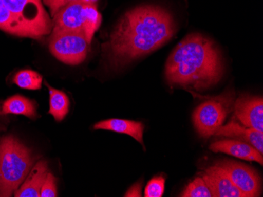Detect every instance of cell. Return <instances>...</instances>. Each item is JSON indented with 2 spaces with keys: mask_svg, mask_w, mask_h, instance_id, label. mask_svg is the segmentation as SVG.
<instances>
[{
  "mask_svg": "<svg viewBox=\"0 0 263 197\" xmlns=\"http://www.w3.org/2000/svg\"><path fill=\"white\" fill-rule=\"evenodd\" d=\"M14 83L22 89L35 90L41 89L43 77L41 74L32 70H22L14 76Z\"/></svg>",
  "mask_w": 263,
  "mask_h": 197,
  "instance_id": "ac0fdd59",
  "label": "cell"
},
{
  "mask_svg": "<svg viewBox=\"0 0 263 197\" xmlns=\"http://www.w3.org/2000/svg\"><path fill=\"white\" fill-rule=\"evenodd\" d=\"M48 172L47 162L40 160L32 167L23 183L14 192V196L41 197V188Z\"/></svg>",
  "mask_w": 263,
  "mask_h": 197,
  "instance_id": "4fadbf2b",
  "label": "cell"
},
{
  "mask_svg": "<svg viewBox=\"0 0 263 197\" xmlns=\"http://www.w3.org/2000/svg\"><path fill=\"white\" fill-rule=\"evenodd\" d=\"M165 179L162 176H156L149 181L144 191L145 197H162L165 191Z\"/></svg>",
  "mask_w": 263,
  "mask_h": 197,
  "instance_id": "ffe728a7",
  "label": "cell"
},
{
  "mask_svg": "<svg viewBox=\"0 0 263 197\" xmlns=\"http://www.w3.org/2000/svg\"><path fill=\"white\" fill-rule=\"evenodd\" d=\"M0 29L14 36L36 39L33 32L10 12L3 0H0Z\"/></svg>",
  "mask_w": 263,
  "mask_h": 197,
  "instance_id": "9a60e30c",
  "label": "cell"
},
{
  "mask_svg": "<svg viewBox=\"0 0 263 197\" xmlns=\"http://www.w3.org/2000/svg\"><path fill=\"white\" fill-rule=\"evenodd\" d=\"M235 92L224 91L202 103L193 115L195 128L201 137L208 138L216 133L234 105Z\"/></svg>",
  "mask_w": 263,
  "mask_h": 197,
  "instance_id": "5b68a950",
  "label": "cell"
},
{
  "mask_svg": "<svg viewBox=\"0 0 263 197\" xmlns=\"http://www.w3.org/2000/svg\"><path fill=\"white\" fill-rule=\"evenodd\" d=\"M53 29L83 32L91 43L95 32L101 24V14L96 4L71 3L53 17Z\"/></svg>",
  "mask_w": 263,
  "mask_h": 197,
  "instance_id": "277c9868",
  "label": "cell"
},
{
  "mask_svg": "<svg viewBox=\"0 0 263 197\" xmlns=\"http://www.w3.org/2000/svg\"><path fill=\"white\" fill-rule=\"evenodd\" d=\"M8 114L22 115L30 119H35L37 117L36 105L34 101L25 97L14 95L4 101L0 110V115Z\"/></svg>",
  "mask_w": 263,
  "mask_h": 197,
  "instance_id": "2e32d148",
  "label": "cell"
},
{
  "mask_svg": "<svg viewBox=\"0 0 263 197\" xmlns=\"http://www.w3.org/2000/svg\"><path fill=\"white\" fill-rule=\"evenodd\" d=\"M210 149L214 152H223L248 161H255L263 164L262 154L258 150L241 141L236 139H224L211 144Z\"/></svg>",
  "mask_w": 263,
  "mask_h": 197,
  "instance_id": "8fae6325",
  "label": "cell"
},
{
  "mask_svg": "<svg viewBox=\"0 0 263 197\" xmlns=\"http://www.w3.org/2000/svg\"><path fill=\"white\" fill-rule=\"evenodd\" d=\"M175 32L174 19L166 10L141 6L125 13L103 47L110 64L120 67L157 50Z\"/></svg>",
  "mask_w": 263,
  "mask_h": 197,
  "instance_id": "6da1fadb",
  "label": "cell"
},
{
  "mask_svg": "<svg viewBox=\"0 0 263 197\" xmlns=\"http://www.w3.org/2000/svg\"><path fill=\"white\" fill-rule=\"evenodd\" d=\"M215 164L226 172L245 197L259 196L261 192V178L252 167L233 160H224Z\"/></svg>",
  "mask_w": 263,
  "mask_h": 197,
  "instance_id": "ba28073f",
  "label": "cell"
},
{
  "mask_svg": "<svg viewBox=\"0 0 263 197\" xmlns=\"http://www.w3.org/2000/svg\"><path fill=\"white\" fill-rule=\"evenodd\" d=\"M180 196L183 197H211L212 193L202 177L195 179L191 182Z\"/></svg>",
  "mask_w": 263,
  "mask_h": 197,
  "instance_id": "d6986e66",
  "label": "cell"
},
{
  "mask_svg": "<svg viewBox=\"0 0 263 197\" xmlns=\"http://www.w3.org/2000/svg\"><path fill=\"white\" fill-rule=\"evenodd\" d=\"M90 44L83 32L53 29L49 49L62 62L78 65L86 58Z\"/></svg>",
  "mask_w": 263,
  "mask_h": 197,
  "instance_id": "8992f818",
  "label": "cell"
},
{
  "mask_svg": "<svg viewBox=\"0 0 263 197\" xmlns=\"http://www.w3.org/2000/svg\"><path fill=\"white\" fill-rule=\"evenodd\" d=\"M3 2L22 24L33 32L36 39L51 33L53 21L41 0H3Z\"/></svg>",
  "mask_w": 263,
  "mask_h": 197,
  "instance_id": "52a82bcc",
  "label": "cell"
},
{
  "mask_svg": "<svg viewBox=\"0 0 263 197\" xmlns=\"http://www.w3.org/2000/svg\"><path fill=\"white\" fill-rule=\"evenodd\" d=\"M235 115L242 124L263 132V100L261 97L243 95L233 105Z\"/></svg>",
  "mask_w": 263,
  "mask_h": 197,
  "instance_id": "9c48e42d",
  "label": "cell"
},
{
  "mask_svg": "<svg viewBox=\"0 0 263 197\" xmlns=\"http://www.w3.org/2000/svg\"><path fill=\"white\" fill-rule=\"evenodd\" d=\"M223 63L212 40L191 34L177 44L165 64V77L171 84L195 91L208 89L221 80Z\"/></svg>",
  "mask_w": 263,
  "mask_h": 197,
  "instance_id": "7a4b0ae2",
  "label": "cell"
},
{
  "mask_svg": "<svg viewBox=\"0 0 263 197\" xmlns=\"http://www.w3.org/2000/svg\"><path fill=\"white\" fill-rule=\"evenodd\" d=\"M95 130H106L125 134L129 135L143 145V135L144 125L140 122L132 120H120V119H110L103 120L95 124Z\"/></svg>",
  "mask_w": 263,
  "mask_h": 197,
  "instance_id": "5bb4252c",
  "label": "cell"
},
{
  "mask_svg": "<svg viewBox=\"0 0 263 197\" xmlns=\"http://www.w3.org/2000/svg\"><path fill=\"white\" fill-rule=\"evenodd\" d=\"M32 151L13 135L0 141V196L14 195L33 167Z\"/></svg>",
  "mask_w": 263,
  "mask_h": 197,
  "instance_id": "3957f363",
  "label": "cell"
},
{
  "mask_svg": "<svg viewBox=\"0 0 263 197\" xmlns=\"http://www.w3.org/2000/svg\"><path fill=\"white\" fill-rule=\"evenodd\" d=\"M263 132L243 126L232 120L228 124L221 126L216 133L217 136L227 137L236 140L246 142L255 147L258 152H263Z\"/></svg>",
  "mask_w": 263,
  "mask_h": 197,
  "instance_id": "7c38bea8",
  "label": "cell"
},
{
  "mask_svg": "<svg viewBox=\"0 0 263 197\" xmlns=\"http://www.w3.org/2000/svg\"><path fill=\"white\" fill-rule=\"evenodd\" d=\"M46 85L49 91V114L52 115L56 121H62L69 113V98L63 91L54 89L47 83Z\"/></svg>",
  "mask_w": 263,
  "mask_h": 197,
  "instance_id": "e0dca14e",
  "label": "cell"
},
{
  "mask_svg": "<svg viewBox=\"0 0 263 197\" xmlns=\"http://www.w3.org/2000/svg\"><path fill=\"white\" fill-rule=\"evenodd\" d=\"M140 190H141V184H137L128 191V192L125 194V196H140L141 195Z\"/></svg>",
  "mask_w": 263,
  "mask_h": 197,
  "instance_id": "603a6c76",
  "label": "cell"
},
{
  "mask_svg": "<svg viewBox=\"0 0 263 197\" xmlns=\"http://www.w3.org/2000/svg\"><path fill=\"white\" fill-rule=\"evenodd\" d=\"M58 195L56 179L51 172H48L44 185L41 188V197H55Z\"/></svg>",
  "mask_w": 263,
  "mask_h": 197,
  "instance_id": "7402d4cb",
  "label": "cell"
},
{
  "mask_svg": "<svg viewBox=\"0 0 263 197\" xmlns=\"http://www.w3.org/2000/svg\"><path fill=\"white\" fill-rule=\"evenodd\" d=\"M202 178L209 187L212 196L245 197L233 185L226 172L216 164L206 169Z\"/></svg>",
  "mask_w": 263,
  "mask_h": 197,
  "instance_id": "30bf717a",
  "label": "cell"
},
{
  "mask_svg": "<svg viewBox=\"0 0 263 197\" xmlns=\"http://www.w3.org/2000/svg\"><path fill=\"white\" fill-rule=\"evenodd\" d=\"M97 1V0H44V4L49 7L52 17L55 15L56 13L60 9L71 3L82 2L85 4H95Z\"/></svg>",
  "mask_w": 263,
  "mask_h": 197,
  "instance_id": "44dd1931",
  "label": "cell"
}]
</instances>
